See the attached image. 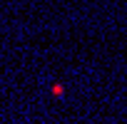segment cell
<instances>
[{
	"instance_id": "6da1fadb",
	"label": "cell",
	"mask_w": 127,
	"mask_h": 124,
	"mask_svg": "<svg viewBox=\"0 0 127 124\" xmlns=\"http://www.w3.org/2000/svg\"><path fill=\"white\" fill-rule=\"evenodd\" d=\"M52 94L55 97H65V87L62 84H52Z\"/></svg>"
}]
</instances>
